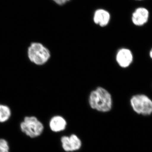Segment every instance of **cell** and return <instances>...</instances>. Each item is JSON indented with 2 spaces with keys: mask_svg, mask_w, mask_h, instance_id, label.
Wrapping results in <instances>:
<instances>
[{
  "mask_svg": "<svg viewBox=\"0 0 152 152\" xmlns=\"http://www.w3.org/2000/svg\"><path fill=\"white\" fill-rule=\"evenodd\" d=\"M11 115V110L8 106L0 104V122L7 121L10 118Z\"/></svg>",
  "mask_w": 152,
  "mask_h": 152,
  "instance_id": "30bf717a",
  "label": "cell"
},
{
  "mask_svg": "<svg viewBox=\"0 0 152 152\" xmlns=\"http://www.w3.org/2000/svg\"><path fill=\"white\" fill-rule=\"evenodd\" d=\"M149 56L150 58H151L152 61V47L150 49L149 52Z\"/></svg>",
  "mask_w": 152,
  "mask_h": 152,
  "instance_id": "4fadbf2b",
  "label": "cell"
},
{
  "mask_svg": "<svg viewBox=\"0 0 152 152\" xmlns=\"http://www.w3.org/2000/svg\"><path fill=\"white\" fill-rule=\"evenodd\" d=\"M20 127L23 132L31 138L41 135L44 129L43 124L34 116L26 117L21 124Z\"/></svg>",
  "mask_w": 152,
  "mask_h": 152,
  "instance_id": "277c9868",
  "label": "cell"
},
{
  "mask_svg": "<svg viewBox=\"0 0 152 152\" xmlns=\"http://www.w3.org/2000/svg\"><path fill=\"white\" fill-rule=\"evenodd\" d=\"M89 104L93 110L102 113H107L112 110L113 98L110 93L104 88L98 87L90 93Z\"/></svg>",
  "mask_w": 152,
  "mask_h": 152,
  "instance_id": "6da1fadb",
  "label": "cell"
},
{
  "mask_svg": "<svg viewBox=\"0 0 152 152\" xmlns=\"http://www.w3.org/2000/svg\"><path fill=\"white\" fill-rule=\"evenodd\" d=\"M110 14L104 9H98L94 13L93 20L96 24L102 27L107 26L110 20Z\"/></svg>",
  "mask_w": 152,
  "mask_h": 152,
  "instance_id": "ba28073f",
  "label": "cell"
},
{
  "mask_svg": "<svg viewBox=\"0 0 152 152\" xmlns=\"http://www.w3.org/2000/svg\"><path fill=\"white\" fill-rule=\"evenodd\" d=\"M53 1L59 5H63L68 1L67 0H53Z\"/></svg>",
  "mask_w": 152,
  "mask_h": 152,
  "instance_id": "7c38bea8",
  "label": "cell"
},
{
  "mask_svg": "<svg viewBox=\"0 0 152 152\" xmlns=\"http://www.w3.org/2000/svg\"><path fill=\"white\" fill-rule=\"evenodd\" d=\"M8 143L6 140L0 139V152H9Z\"/></svg>",
  "mask_w": 152,
  "mask_h": 152,
  "instance_id": "8fae6325",
  "label": "cell"
},
{
  "mask_svg": "<svg viewBox=\"0 0 152 152\" xmlns=\"http://www.w3.org/2000/svg\"><path fill=\"white\" fill-rule=\"evenodd\" d=\"M150 18V12L148 9L144 7L137 8L132 14V21L137 27H142L147 24Z\"/></svg>",
  "mask_w": 152,
  "mask_h": 152,
  "instance_id": "52a82bcc",
  "label": "cell"
},
{
  "mask_svg": "<svg viewBox=\"0 0 152 152\" xmlns=\"http://www.w3.org/2000/svg\"><path fill=\"white\" fill-rule=\"evenodd\" d=\"M134 55L131 50L123 48L117 51L115 56L116 61L121 68L126 69L130 66L134 61Z\"/></svg>",
  "mask_w": 152,
  "mask_h": 152,
  "instance_id": "8992f818",
  "label": "cell"
},
{
  "mask_svg": "<svg viewBox=\"0 0 152 152\" xmlns=\"http://www.w3.org/2000/svg\"><path fill=\"white\" fill-rule=\"evenodd\" d=\"M66 121L61 115H55L52 117L49 122V126L52 132H60L66 129Z\"/></svg>",
  "mask_w": 152,
  "mask_h": 152,
  "instance_id": "9c48e42d",
  "label": "cell"
},
{
  "mask_svg": "<svg viewBox=\"0 0 152 152\" xmlns=\"http://www.w3.org/2000/svg\"><path fill=\"white\" fill-rule=\"evenodd\" d=\"M67 1H70V0H67Z\"/></svg>",
  "mask_w": 152,
  "mask_h": 152,
  "instance_id": "9a60e30c",
  "label": "cell"
},
{
  "mask_svg": "<svg viewBox=\"0 0 152 152\" xmlns=\"http://www.w3.org/2000/svg\"><path fill=\"white\" fill-rule=\"evenodd\" d=\"M28 57L30 61L38 66L46 64L51 57L50 50L41 43L34 42L28 48Z\"/></svg>",
  "mask_w": 152,
  "mask_h": 152,
  "instance_id": "7a4b0ae2",
  "label": "cell"
},
{
  "mask_svg": "<svg viewBox=\"0 0 152 152\" xmlns=\"http://www.w3.org/2000/svg\"><path fill=\"white\" fill-rule=\"evenodd\" d=\"M130 103L134 111L138 115L148 116L152 114V100L147 95L139 94L133 95Z\"/></svg>",
  "mask_w": 152,
  "mask_h": 152,
  "instance_id": "3957f363",
  "label": "cell"
},
{
  "mask_svg": "<svg viewBox=\"0 0 152 152\" xmlns=\"http://www.w3.org/2000/svg\"><path fill=\"white\" fill-rule=\"evenodd\" d=\"M63 149L66 152L76 151L80 149L82 146L81 140L75 134L64 136L61 139Z\"/></svg>",
  "mask_w": 152,
  "mask_h": 152,
  "instance_id": "5b68a950",
  "label": "cell"
},
{
  "mask_svg": "<svg viewBox=\"0 0 152 152\" xmlns=\"http://www.w3.org/2000/svg\"><path fill=\"white\" fill-rule=\"evenodd\" d=\"M135 1H144V0H135Z\"/></svg>",
  "mask_w": 152,
  "mask_h": 152,
  "instance_id": "5bb4252c",
  "label": "cell"
}]
</instances>
